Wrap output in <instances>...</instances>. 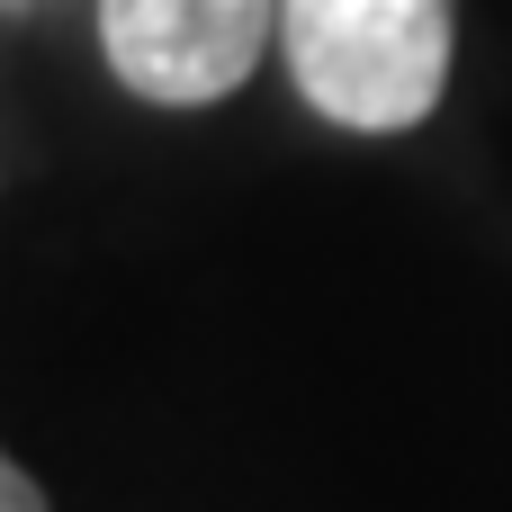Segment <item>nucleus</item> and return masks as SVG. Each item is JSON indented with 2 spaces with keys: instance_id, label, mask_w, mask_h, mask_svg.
<instances>
[{
  "instance_id": "2",
  "label": "nucleus",
  "mask_w": 512,
  "mask_h": 512,
  "mask_svg": "<svg viewBox=\"0 0 512 512\" xmlns=\"http://www.w3.org/2000/svg\"><path fill=\"white\" fill-rule=\"evenodd\" d=\"M270 27H279V0H99L108 72L162 108H207L243 90Z\"/></svg>"
},
{
  "instance_id": "3",
  "label": "nucleus",
  "mask_w": 512,
  "mask_h": 512,
  "mask_svg": "<svg viewBox=\"0 0 512 512\" xmlns=\"http://www.w3.org/2000/svg\"><path fill=\"white\" fill-rule=\"evenodd\" d=\"M0 512H45V486H36L9 450H0Z\"/></svg>"
},
{
  "instance_id": "1",
  "label": "nucleus",
  "mask_w": 512,
  "mask_h": 512,
  "mask_svg": "<svg viewBox=\"0 0 512 512\" xmlns=\"http://www.w3.org/2000/svg\"><path fill=\"white\" fill-rule=\"evenodd\" d=\"M297 99L351 135H405L432 117L459 45L450 0H279Z\"/></svg>"
}]
</instances>
